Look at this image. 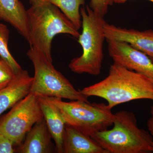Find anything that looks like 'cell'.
Returning a JSON list of instances; mask_svg holds the SVG:
<instances>
[{
  "label": "cell",
  "instance_id": "obj_16",
  "mask_svg": "<svg viewBox=\"0 0 153 153\" xmlns=\"http://www.w3.org/2000/svg\"><path fill=\"white\" fill-rule=\"evenodd\" d=\"M9 34L10 31L7 27L0 23V57L10 64L16 74L22 69L9 51L8 48Z\"/></svg>",
  "mask_w": 153,
  "mask_h": 153
},
{
  "label": "cell",
  "instance_id": "obj_13",
  "mask_svg": "<svg viewBox=\"0 0 153 153\" xmlns=\"http://www.w3.org/2000/svg\"><path fill=\"white\" fill-rule=\"evenodd\" d=\"M63 153H108L92 138L66 123L63 136Z\"/></svg>",
  "mask_w": 153,
  "mask_h": 153
},
{
  "label": "cell",
  "instance_id": "obj_17",
  "mask_svg": "<svg viewBox=\"0 0 153 153\" xmlns=\"http://www.w3.org/2000/svg\"><path fill=\"white\" fill-rule=\"evenodd\" d=\"M16 74L7 61L0 60V89L8 85L15 78Z\"/></svg>",
  "mask_w": 153,
  "mask_h": 153
},
{
  "label": "cell",
  "instance_id": "obj_10",
  "mask_svg": "<svg viewBox=\"0 0 153 153\" xmlns=\"http://www.w3.org/2000/svg\"><path fill=\"white\" fill-rule=\"evenodd\" d=\"M33 77L22 69L5 87L0 89V116L30 92Z\"/></svg>",
  "mask_w": 153,
  "mask_h": 153
},
{
  "label": "cell",
  "instance_id": "obj_7",
  "mask_svg": "<svg viewBox=\"0 0 153 153\" xmlns=\"http://www.w3.org/2000/svg\"><path fill=\"white\" fill-rule=\"evenodd\" d=\"M43 118L38 95L30 93L0 119V133L10 140L14 146H19L33 126Z\"/></svg>",
  "mask_w": 153,
  "mask_h": 153
},
{
  "label": "cell",
  "instance_id": "obj_9",
  "mask_svg": "<svg viewBox=\"0 0 153 153\" xmlns=\"http://www.w3.org/2000/svg\"><path fill=\"white\" fill-rule=\"evenodd\" d=\"M105 40L122 41L144 53L153 62V30L139 31L105 23L103 26Z\"/></svg>",
  "mask_w": 153,
  "mask_h": 153
},
{
  "label": "cell",
  "instance_id": "obj_23",
  "mask_svg": "<svg viewBox=\"0 0 153 153\" xmlns=\"http://www.w3.org/2000/svg\"><path fill=\"white\" fill-rule=\"evenodd\" d=\"M1 57H0V60H1Z\"/></svg>",
  "mask_w": 153,
  "mask_h": 153
},
{
  "label": "cell",
  "instance_id": "obj_2",
  "mask_svg": "<svg viewBox=\"0 0 153 153\" xmlns=\"http://www.w3.org/2000/svg\"><path fill=\"white\" fill-rule=\"evenodd\" d=\"M27 10L30 47L40 50L52 62V43L56 35L66 34L78 38V30L60 9L44 0H30Z\"/></svg>",
  "mask_w": 153,
  "mask_h": 153
},
{
  "label": "cell",
  "instance_id": "obj_20",
  "mask_svg": "<svg viewBox=\"0 0 153 153\" xmlns=\"http://www.w3.org/2000/svg\"><path fill=\"white\" fill-rule=\"evenodd\" d=\"M148 130L153 139V115H152L149 118L147 123Z\"/></svg>",
  "mask_w": 153,
  "mask_h": 153
},
{
  "label": "cell",
  "instance_id": "obj_1",
  "mask_svg": "<svg viewBox=\"0 0 153 153\" xmlns=\"http://www.w3.org/2000/svg\"><path fill=\"white\" fill-rule=\"evenodd\" d=\"M86 97L105 100L112 109L118 105L140 99L153 101V82L142 74L114 63L108 76L93 85L79 90Z\"/></svg>",
  "mask_w": 153,
  "mask_h": 153
},
{
  "label": "cell",
  "instance_id": "obj_15",
  "mask_svg": "<svg viewBox=\"0 0 153 153\" xmlns=\"http://www.w3.org/2000/svg\"><path fill=\"white\" fill-rule=\"evenodd\" d=\"M60 9L74 25L77 30L82 25L80 6L85 4V0H44Z\"/></svg>",
  "mask_w": 153,
  "mask_h": 153
},
{
  "label": "cell",
  "instance_id": "obj_18",
  "mask_svg": "<svg viewBox=\"0 0 153 153\" xmlns=\"http://www.w3.org/2000/svg\"><path fill=\"white\" fill-rule=\"evenodd\" d=\"M113 3V0H91L89 7L95 13L104 17L109 6H112Z\"/></svg>",
  "mask_w": 153,
  "mask_h": 153
},
{
  "label": "cell",
  "instance_id": "obj_12",
  "mask_svg": "<svg viewBox=\"0 0 153 153\" xmlns=\"http://www.w3.org/2000/svg\"><path fill=\"white\" fill-rule=\"evenodd\" d=\"M44 118L52 139L55 143L57 152L63 153V136L66 122L60 110L48 98L38 95Z\"/></svg>",
  "mask_w": 153,
  "mask_h": 153
},
{
  "label": "cell",
  "instance_id": "obj_14",
  "mask_svg": "<svg viewBox=\"0 0 153 153\" xmlns=\"http://www.w3.org/2000/svg\"><path fill=\"white\" fill-rule=\"evenodd\" d=\"M0 20L10 24L29 43L27 10L19 0H0Z\"/></svg>",
  "mask_w": 153,
  "mask_h": 153
},
{
  "label": "cell",
  "instance_id": "obj_6",
  "mask_svg": "<svg viewBox=\"0 0 153 153\" xmlns=\"http://www.w3.org/2000/svg\"><path fill=\"white\" fill-rule=\"evenodd\" d=\"M48 98L60 110L66 123L88 136L113 125L114 114L108 104L78 100L67 102L59 97Z\"/></svg>",
  "mask_w": 153,
  "mask_h": 153
},
{
  "label": "cell",
  "instance_id": "obj_22",
  "mask_svg": "<svg viewBox=\"0 0 153 153\" xmlns=\"http://www.w3.org/2000/svg\"><path fill=\"white\" fill-rule=\"evenodd\" d=\"M151 114L152 115H153V106L152 107L151 109Z\"/></svg>",
  "mask_w": 153,
  "mask_h": 153
},
{
  "label": "cell",
  "instance_id": "obj_5",
  "mask_svg": "<svg viewBox=\"0 0 153 153\" xmlns=\"http://www.w3.org/2000/svg\"><path fill=\"white\" fill-rule=\"evenodd\" d=\"M27 55L35 70L30 93L70 100L89 102L88 97L80 91L76 90L69 80L55 69L52 62L41 51L31 47Z\"/></svg>",
  "mask_w": 153,
  "mask_h": 153
},
{
  "label": "cell",
  "instance_id": "obj_11",
  "mask_svg": "<svg viewBox=\"0 0 153 153\" xmlns=\"http://www.w3.org/2000/svg\"><path fill=\"white\" fill-rule=\"evenodd\" d=\"M52 139L44 118L36 123L28 132L25 142L19 146L17 152L50 153L54 151Z\"/></svg>",
  "mask_w": 153,
  "mask_h": 153
},
{
  "label": "cell",
  "instance_id": "obj_21",
  "mask_svg": "<svg viewBox=\"0 0 153 153\" xmlns=\"http://www.w3.org/2000/svg\"><path fill=\"white\" fill-rule=\"evenodd\" d=\"M128 1V0H113L114 3L118 4H124V3L127 1ZM147 1H149L152 2L153 3V0H147Z\"/></svg>",
  "mask_w": 153,
  "mask_h": 153
},
{
  "label": "cell",
  "instance_id": "obj_4",
  "mask_svg": "<svg viewBox=\"0 0 153 153\" xmlns=\"http://www.w3.org/2000/svg\"><path fill=\"white\" fill-rule=\"evenodd\" d=\"M82 33L77 39L82 53L72 59L68 65L71 71L97 76L100 74L103 57V44L105 40L104 17L95 13L88 7L80 9Z\"/></svg>",
  "mask_w": 153,
  "mask_h": 153
},
{
  "label": "cell",
  "instance_id": "obj_8",
  "mask_svg": "<svg viewBox=\"0 0 153 153\" xmlns=\"http://www.w3.org/2000/svg\"><path fill=\"white\" fill-rule=\"evenodd\" d=\"M114 63L142 74L153 82V62L147 55L122 41L106 40Z\"/></svg>",
  "mask_w": 153,
  "mask_h": 153
},
{
  "label": "cell",
  "instance_id": "obj_19",
  "mask_svg": "<svg viewBox=\"0 0 153 153\" xmlns=\"http://www.w3.org/2000/svg\"><path fill=\"white\" fill-rule=\"evenodd\" d=\"M12 141L3 134L0 133V153H14V149Z\"/></svg>",
  "mask_w": 153,
  "mask_h": 153
},
{
  "label": "cell",
  "instance_id": "obj_3",
  "mask_svg": "<svg viewBox=\"0 0 153 153\" xmlns=\"http://www.w3.org/2000/svg\"><path fill=\"white\" fill-rule=\"evenodd\" d=\"M113 127L98 132L91 138L108 153L153 152V139L140 128L134 114L121 110L114 114Z\"/></svg>",
  "mask_w": 153,
  "mask_h": 153
}]
</instances>
